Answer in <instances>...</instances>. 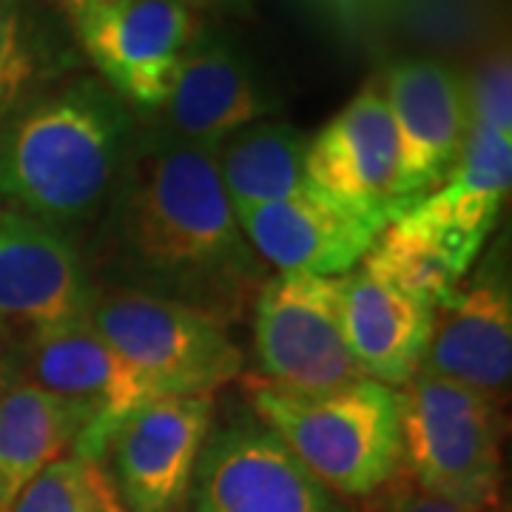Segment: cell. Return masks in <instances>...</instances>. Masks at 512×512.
I'll return each mask as SVG.
<instances>
[{"mask_svg":"<svg viewBox=\"0 0 512 512\" xmlns=\"http://www.w3.org/2000/svg\"><path fill=\"white\" fill-rule=\"evenodd\" d=\"M106 288L151 293L222 325L248 316L268 279L222 188L217 148L160 126L137 131L94 242Z\"/></svg>","mask_w":512,"mask_h":512,"instance_id":"6da1fadb","label":"cell"},{"mask_svg":"<svg viewBox=\"0 0 512 512\" xmlns=\"http://www.w3.org/2000/svg\"><path fill=\"white\" fill-rule=\"evenodd\" d=\"M137 117L94 74H72L0 134V194L69 234L103 217L137 140Z\"/></svg>","mask_w":512,"mask_h":512,"instance_id":"7a4b0ae2","label":"cell"},{"mask_svg":"<svg viewBox=\"0 0 512 512\" xmlns=\"http://www.w3.org/2000/svg\"><path fill=\"white\" fill-rule=\"evenodd\" d=\"M242 390L262 421L313 476L342 498H367L402 470V396L373 379L299 393L256 376Z\"/></svg>","mask_w":512,"mask_h":512,"instance_id":"3957f363","label":"cell"},{"mask_svg":"<svg viewBox=\"0 0 512 512\" xmlns=\"http://www.w3.org/2000/svg\"><path fill=\"white\" fill-rule=\"evenodd\" d=\"M89 322L151 390V396H214L242 376L228 325L151 293L97 285Z\"/></svg>","mask_w":512,"mask_h":512,"instance_id":"277c9868","label":"cell"},{"mask_svg":"<svg viewBox=\"0 0 512 512\" xmlns=\"http://www.w3.org/2000/svg\"><path fill=\"white\" fill-rule=\"evenodd\" d=\"M399 396L404 473L461 507H490L501 478V402L427 370Z\"/></svg>","mask_w":512,"mask_h":512,"instance_id":"5b68a950","label":"cell"},{"mask_svg":"<svg viewBox=\"0 0 512 512\" xmlns=\"http://www.w3.org/2000/svg\"><path fill=\"white\" fill-rule=\"evenodd\" d=\"M251 311L262 379L299 393L367 379L345 336L342 276H268Z\"/></svg>","mask_w":512,"mask_h":512,"instance_id":"8992f818","label":"cell"},{"mask_svg":"<svg viewBox=\"0 0 512 512\" xmlns=\"http://www.w3.org/2000/svg\"><path fill=\"white\" fill-rule=\"evenodd\" d=\"M77 52L128 109L157 114L200 18L183 0H111L60 6Z\"/></svg>","mask_w":512,"mask_h":512,"instance_id":"52a82bcc","label":"cell"},{"mask_svg":"<svg viewBox=\"0 0 512 512\" xmlns=\"http://www.w3.org/2000/svg\"><path fill=\"white\" fill-rule=\"evenodd\" d=\"M512 183V134L470 120L467 143L444 183L402 208L384 234L433 256L461 279L498 225Z\"/></svg>","mask_w":512,"mask_h":512,"instance_id":"ba28073f","label":"cell"},{"mask_svg":"<svg viewBox=\"0 0 512 512\" xmlns=\"http://www.w3.org/2000/svg\"><path fill=\"white\" fill-rule=\"evenodd\" d=\"M20 382L69 407L80 421L72 456L103 464L114 430L151 390L86 319L72 328L29 336L20 345Z\"/></svg>","mask_w":512,"mask_h":512,"instance_id":"9c48e42d","label":"cell"},{"mask_svg":"<svg viewBox=\"0 0 512 512\" xmlns=\"http://www.w3.org/2000/svg\"><path fill=\"white\" fill-rule=\"evenodd\" d=\"M188 512H350L262 421L211 430L194 473Z\"/></svg>","mask_w":512,"mask_h":512,"instance_id":"30bf717a","label":"cell"},{"mask_svg":"<svg viewBox=\"0 0 512 512\" xmlns=\"http://www.w3.org/2000/svg\"><path fill=\"white\" fill-rule=\"evenodd\" d=\"M214 407V396H157L114 430L103 461L126 512L188 510Z\"/></svg>","mask_w":512,"mask_h":512,"instance_id":"8fae6325","label":"cell"},{"mask_svg":"<svg viewBox=\"0 0 512 512\" xmlns=\"http://www.w3.org/2000/svg\"><path fill=\"white\" fill-rule=\"evenodd\" d=\"M382 92L396 131L390 200L399 214L436 191L461 160L470 131L467 80L433 57H404L387 69Z\"/></svg>","mask_w":512,"mask_h":512,"instance_id":"7c38bea8","label":"cell"},{"mask_svg":"<svg viewBox=\"0 0 512 512\" xmlns=\"http://www.w3.org/2000/svg\"><path fill=\"white\" fill-rule=\"evenodd\" d=\"M92 271L69 234L20 211H0V322L20 339L89 319Z\"/></svg>","mask_w":512,"mask_h":512,"instance_id":"4fadbf2b","label":"cell"},{"mask_svg":"<svg viewBox=\"0 0 512 512\" xmlns=\"http://www.w3.org/2000/svg\"><path fill=\"white\" fill-rule=\"evenodd\" d=\"M419 370L464 384L495 402L512 376V288L507 256L493 248L436 308Z\"/></svg>","mask_w":512,"mask_h":512,"instance_id":"5bb4252c","label":"cell"},{"mask_svg":"<svg viewBox=\"0 0 512 512\" xmlns=\"http://www.w3.org/2000/svg\"><path fill=\"white\" fill-rule=\"evenodd\" d=\"M276 100L251 57L231 37L200 23L160 106V128L185 143L220 148L239 128L268 120Z\"/></svg>","mask_w":512,"mask_h":512,"instance_id":"9a60e30c","label":"cell"},{"mask_svg":"<svg viewBox=\"0 0 512 512\" xmlns=\"http://www.w3.org/2000/svg\"><path fill=\"white\" fill-rule=\"evenodd\" d=\"M305 168L313 188L330 202L382 225L393 220L396 131L379 83H367L328 126L313 134Z\"/></svg>","mask_w":512,"mask_h":512,"instance_id":"2e32d148","label":"cell"},{"mask_svg":"<svg viewBox=\"0 0 512 512\" xmlns=\"http://www.w3.org/2000/svg\"><path fill=\"white\" fill-rule=\"evenodd\" d=\"M234 214L248 245L276 274H350L384 228L322 194L237 205Z\"/></svg>","mask_w":512,"mask_h":512,"instance_id":"e0dca14e","label":"cell"},{"mask_svg":"<svg viewBox=\"0 0 512 512\" xmlns=\"http://www.w3.org/2000/svg\"><path fill=\"white\" fill-rule=\"evenodd\" d=\"M350 353L367 379L402 390L419 373L436 305L399 282L356 265L342 276Z\"/></svg>","mask_w":512,"mask_h":512,"instance_id":"ac0fdd59","label":"cell"},{"mask_svg":"<svg viewBox=\"0 0 512 512\" xmlns=\"http://www.w3.org/2000/svg\"><path fill=\"white\" fill-rule=\"evenodd\" d=\"M77 66L80 52L66 20L35 0H0V128Z\"/></svg>","mask_w":512,"mask_h":512,"instance_id":"d6986e66","label":"cell"},{"mask_svg":"<svg viewBox=\"0 0 512 512\" xmlns=\"http://www.w3.org/2000/svg\"><path fill=\"white\" fill-rule=\"evenodd\" d=\"M308 134L282 120L239 128L217 148V171L231 205L296 200L319 194L308 180Z\"/></svg>","mask_w":512,"mask_h":512,"instance_id":"ffe728a7","label":"cell"},{"mask_svg":"<svg viewBox=\"0 0 512 512\" xmlns=\"http://www.w3.org/2000/svg\"><path fill=\"white\" fill-rule=\"evenodd\" d=\"M80 421L69 407L20 382L0 393V512L52 461L69 456Z\"/></svg>","mask_w":512,"mask_h":512,"instance_id":"44dd1931","label":"cell"},{"mask_svg":"<svg viewBox=\"0 0 512 512\" xmlns=\"http://www.w3.org/2000/svg\"><path fill=\"white\" fill-rule=\"evenodd\" d=\"M6 512H123L100 464L77 456L52 461Z\"/></svg>","mask_w":512,"mask_h":512,"instance_id":"7402d4cb","label":"cell"},{"mask_svg":"<svg viewBox=\"0 0 512 512\" xmlns=\"http://www.w3.org/2000/svg\"><path fill=\"white\" fill-rule=\"evenodd\" d=\"M470 120L512 134V72L507 55L490 60L473 80H467Z\"/></svg>","mask_w":512,"mask_h":512,"instance_id":"603a6c76","label":"cell"},{"mask_svg":"<svg viewBox=\"0 0 512 512\" xmlns=\"http://www.w3.org/2000/svg\"><path fill=\"white\" fill-rule=\"evenodd\" d=\"M362 501L365 504L359 512H476L470 507H461L456 501H447V498L421 490L404 470H399L384 487H379L376 493H370Z\"/></svg>","mask_w":512,"mask_h":512,"instance_id":"cb8c5ba5","label":"cell"},{"mask_svg":"<svg viewBox=\"0 0 512 512\" xmlns=\"http://www.w3.org/2000/svg\"><path fill=\"white\" fill-rule=\"evenodd\" d=\"M20 345L18 333L0 322V393L20 384Z\"/></svg>","mask_w":512,"mask_h":512,"instance_id":"d4e9b609","label":"cell"},{"mask_svg":"<svg viewBox=\"0 0 512 512\" xmlns=\"http://www.w3.org/2000/svg\"><path fill=\"white\" fill-rule=\"evenodd\" d=\"M185 6L197 12L211 15H251V0H183Z\"/></svg>","mask_w":512,"mask_h":512,"instance_id":"484cf974","label":"cell"},{"mask_svg":"<svg viewBox=\"0 0 512 512\" xmlns=\"http://www.w3.org/2000/svg\"><path fill=\"white\" fill-rule=\"evenodd\" d=\"M72 3H111V0H57V6H72Z\"/></svg>","mask_w":512,"mask_h":512,"instance_id":"4316f807","label":"cell"},{"mask_svg":"<svg viewBox=\"0 0 512 512\" xmlns=\"http://www.w3.org/2000/svg\"><path fill=\"white\" fill-rule=\"evenodd\" d=\"M123 512H126V507H123Z\"/></svg>","mask_w":512,"mask_h":512,"instance_id":"83f0119b","label":"cell"}]
</instances>
